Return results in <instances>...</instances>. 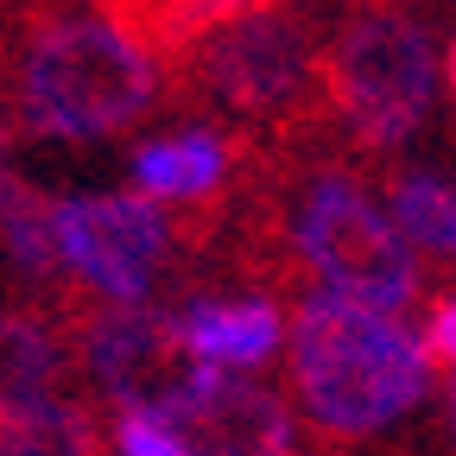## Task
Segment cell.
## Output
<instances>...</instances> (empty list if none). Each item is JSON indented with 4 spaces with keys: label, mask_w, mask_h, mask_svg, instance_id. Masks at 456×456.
Masks as SVG:
<instances>
[{
    "label": "cell",
    "mask_w": 456,
    "mask_h": 456,
    "mask_svg": "<svg viewBox=\"0 0 456 456\" xmlns=\"http://www.w3.org/2000/svg\"><path fill=\"white\" fill-rule=\"evenodd\" d=\"M393 222L412 248L456 260V191L444 178H425V171H399L393 178Z\"/></svg>",
    "instance_id": "13"
},
{
    "label": "cell",
    "mask_w": 456,
    "mask_h": 456,
    "mask_svg": "<svg viewBox=\"0 0 456 456\" xmlns=\"http://www.w3.org/2000/svg\"><path fill=\"white\" fill-rule=\"evenodd\" d=\"M311 77V45L292 13H260L197 45V83L235 114H285Z\"/></svg>",
    "instance_id": "7"
},
{
    "label": "cell",
    "mask_w": 456,
    "mask_h": 456,
    "mask_svg": "<svg viewBox=\"0 0 456 456\" xmlns=\"http://www.w3.org/2000/svg\"><path fill=\"white\" fill-rule=\"evenodd\" d=\"M450 95H456V38H450Z\"/></svg>",
    "instance_id": "20"
},
{
    "label": "cell",
    "mask_w": 456,
    "mask_h": 456,
    "mask_svg": "<svg viewBox=\"0 0 456 456\" xmlns=\"http://www.w3.org/2000/svg\"><path fill=\"white\" fill-rule=\"evenodd\" d=\"M64 368H70V349L45 317L0 311V419L38 406V399L64 380Z\"/></svg>",
    "instance_id": "10"
},
{
    "label": "cell",
    "mask_w": 456,
    "mask_h": 456,
    "mask_svg": "<svg viewBox=\"0 0 456 456\" xmlns=\"http://www.w3.org/2000/svg\"><path fill=\"white\" fill-rule=\"evenodd\" d=\"M0 241H7V260L26 279H57V228H51V203L26 184H13V197L0 203Z\"/></svg>",
    "instance_id": "14"
},
{
    "label": "cell",
    "mask_w": 456,
    "mask_h": 456,
    "mask_svg": "<svg viewBox=\"0 0 456 456\" xmlns=\"http://www.w3.org/2000/svg\"><path fill=\"white\" fill-rule=\"evenodd\" d=\"M95 412L83 399H38L0 419V456H95Z\"/></svg>",
    "instance_id": "12"
},
{
    "label": "cell",
    "mask_w": 456,
    "mask_h": 456,
    "mask_svg": "<svg viewBox=\"0 0 456 456\" xmlns=\"http://www.w3.org/2000/svg\"><path fill=\"white\" fill-rule=\"evenodd\" d=\"M0 140H7V127H0ZM13 184H20V178H7V165H0V203L13 197Z\"/></svg>",
    "instance_id": "19"
},
{
    "label": "cell",
    "mask_w": 456,
    "mask_h": 456,
    "mask_svg": "<svg viewBox=\"0 0 456 456\" xmlns=\"http://www.w3.org/2000/svg\"><path fill=\"white\" fill-rule=\"evenodd\" d=\"M171 425L184 431L197 456H298V431H292L285 399L222 368H203L191 399L171 412Z\"/></svg>",
    "instance_id": "8"
},
{
    "label": "cell",
    "mask_w": 456,
    "mask_h": 456,
    "mask_svg": "<svg viewBox=\"0 0 456 456\" xmlns=\"http://www.w3.org/2000/svg\"><path fill=\"white\" fill-rule=\"evenodd\" d=\"M431 380L425 342L406 336L387 311L349 305L317 292L292 317V393L305 399L311 425L330 437H368L393 419H406Z\"/></svg>",
    "instance_id": "1"
},
{
    "label": "cell",
    "mask_w": 456,
    "mask_h": 456,
    "mask_svg": "<svg viewBox=\"0 0 456 456\" xmlns=\"http://www.w3.org/2000/svg\"><path fill=\"white\" fill-rule=\"evenodd\" d=\"M279 0H197V13H203V26L216 32V26H241V20H260V13H273Z\"/></svg>",
    "instance_id": "18"
},
{
    "label": "cell",
    "mask_w": 456,
    "mask_h": 456,
    "mask_svg": "<svg viewBox=\"0 0 456 456\" xmlns=\"http://www.w3.org/2000/svg\"><path fill=\"white\" fill-rule=\"evenodd\" d=\"M178 330L209 368H254L279 349V311L266 298H197Z\"/></svg>",
    "instance_id": "9"
},
{
    "label": "cell",
    "mask_w": 456,
    "mask_h": 456,
    "mask_svg": "<svg viewBox=\"0 0 456 456\" xmlns=\"http://www.w3.org/2000/svg\"><path fill=\"white\" fill-rule=\"evenodd\" d=\"M51 228H57V254L114 305H134L152 292L171 241L165 216L146 197H70L51 209Z\"/></svg>",
    "instance_id": "6"
},
{
    "label": "cell",
    "mask_w": 456,
    "mask_h": 456,
    "mask_svg": "<svg viewBox=\"0 0 456 456\" xmlns=\"http://www.w3.org/2000/svg\"><path fill=\"white\" fill-rule=\"evenodd\" d=\"M114 450L121 456H197L184 444V431L159 419V412H121V425H114Z\"/></svg>",
    "instance_id": "16"
},
{
    "label": "cell",
    "mask_w": 456,
    "mask_h": 456,
    "mask_svg": "<svg viewBox=\"0 0 456 456\" xmlns=\"http://www.w3.org/2000/svg\"><path fill=\"white\" fill-rule=\"evenodd\" d=\"M450 425H456V380H450Z\"/></svg>",
    "instance_id": "21"
},
{
    "label": "cell",
    "mask_w": 456,
    "mask_h": 456,
    "mask_svg": "<svg viewBox=\"0 0 456 456\" xmlns=\"http://www.w3.org/2000/svg\"><path fill=\"white\" fill-rule=\"evenodd\" d=\"M425 355L444 362V368H456V298H444V305L431 311V323H425Z\"/></svg>",
    "instance_id": "17"
},
{
    "label": "cell",
    "mask_w": 456,
    "mask_h": 456,
    "mask_svg": "<svg viewBox=\"0 0 456 456\" xmlns=\"http://www.w3.org/2000/svg\"><path fill=\"white\" fill-rule=\"evenodd\" d=\"M83 362L108 399H121L127 412H159V419L178 412L209 368L184 342L178 317H159L140 305H114V311L83 317Z\"/></svg>",
    "instance_id": "5"
},
{
    "label": "cell",
    "mask_w": 456,
    "mask_h": 456,
    "mask_svg": "<svg viewBox=\"0 0 456 456\" xmlns=\"http://www.w3.org/2000/svg\"><path fill=\"white\" fill-rule=\"evenodd\" d=\"M228 146L216 134H171V140H146L134 152V184L146 203H197L222 184Z\"/></svg>",
    "instance_id": "11"
},
{
    "label": "cell",
    "mask_w": 456,
    "mask_h": 456,
    "mask_svg": "<svg viewBox=\"0 0 456 456\" xmlns=\"http://www.w3.org/2000/svg\"><path fill=\"white\" fill-rule=\"evenodd\" d=\"M159 102L152 51L108 13H51L20 45V108L51 140H95Z\"/></svg>",
    "instance_id": "2"
},
{
    "label": "cell",
    "mask_w": 456,
    "mask_h": 456,
    "mask_svg": "<svg viewBox=\"0 0 456 456\" xmlns=\"http://www.w3.org/2000/svg\"><path fill=\"white\" fill-rule=\"evenodd\" d=\"M108 20L114 26H127L146 51L159 57H184L197 38H209L203 13H197V0H102Z\"/></svg>",
    "instance_id": "15"
},
{
    "label": "cell",
    "mask_w": 456,
    "mask_h": 456,
    "mask_svg": "<svg viewBox=\"0 0 456 456\" xmlns=\"http://www.w3.org/2000/svg\"><path fill=\"white\" fill-rule=\"evenodd\" d=\"M292 248L349 305L393 317L419 292L412 248H399V228L380 216V203L355 178H311L305 184V203L292 216Z\"/></svg>",
    "instance_id": "3"
},
{
    "label": "cell",
    "mask_w": 456,
    "mask_h": 456,
    "mask_svg": "<svg viewBox=\"0 0 456 456\" xmlns=\"http://www.w3.org/2000/svg\"><path fill=\"white\" fill-rule=\"evenodd\" d=\"M431 38L399 13H362L323 57V95L362 146H399L431 108Z\"/></svg>",
    "instance_id": "4"
}]
</instances>
